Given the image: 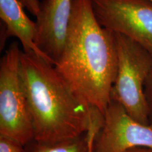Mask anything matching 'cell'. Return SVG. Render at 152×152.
<instances>
[{"label":"cell","instance_id":"11","mask_svg":"<svg viewBox=\"0 0 152 152\" xmlns=\"http://www.w3.org/2000/svg\"><path fill=\"white\" fill-rule=\"evenodd\" d=\"M0 152H26L23 145L13 139L0 135Z\"/></svg>","mask_w":152,"mask_h":152},{"label":"cell","instance_id":"12","mask_svg":"<svg viewBox=\"0 0 152 152\" xmlns=\"http://www.w3.org/2000/svg\"><path fill=\"white\" fill-rule=\"evenodd\" d=\"M144 95L148 108L149 126L152 128V69L144 85Z\"/></svg>","mask_w":152,"mask_h":152},{"label":"cell","instance_id":"3","mask_svg":"<svg viewBox=\"0 0 152 152\" xmlns=\"http://www.w3.org/2000/svg\"><path fill=\"white\" fill-rule=\"evenodd\" d=\"M118 55L116 77L111 93L130 117L149 125L144 85L152 69V54L136 42L115 33Z\"/></svg>","mask_w":152,"mask_h":152},{"label":"cell","instance_id":"1","mask_svg":"<svg viewBox=\"0 0 152 152\" xmlns=\"http://www.w3.org/2000/svg\"><path fill=\"white\" fill-rule=\"evenodd\" d=\"M56 70L80 99L104 114L116 77L115 33L102 27L90 0H73L64 49Z\"/></svg>","mask_w":152,"mask_h":152},{"label":"cell","instance_id":"14","mask_svg":"<svg viewBox=\"0 0 152 152\" xmlns=\"http://www.w3.org/2000/svg\"><path fill=\"white\" fill-rule=\"evenodd\" d=\"M125 152H152V150L147 149V148L137 147V148H133V149H131Z\"/></svg>","mask_w":152,"mask_h":152},{"label":"cell","instance_id":"8","mask_svg":"<svg viewBox=\"0 0 152 152\" xmlns=\"http://www.w3.org/2000/svg\"><path fill=\"white\" fill-rule=\"evenodd\" d=\"M23 8L18 0H0V18L4 26L3 42L9 37L18 38L24 52H35L52 64L36 46L37 24L30 20Z\"/></svg>","mask_w":152,"mask_h":152},{"label":"cell","instance_id":"13","mask_svg":"<svg viewBox=\"0 0 152 152\" xmlns=\"http://www.w3.org/2000/svg\"><path fill=\"white\" fill-rule=\"evenodd\" d=\"M20 3L32 15L37 17L40 9V2L39 0H18Z\"/></svg>","mask_w":152,"mask_h":152},{"label":"cell","instance_id":"7","mask_svg":"<svg viewBox=\"0 0 152 152\" xmlns=\"http://www.w3.org/2000/svg\"><path fill=\"white\" fill-rule=\"evenodd\" d=\"M73 0H43L36 17V46L55 65L64 49Z\"/></svg>","mask_w":152,"mask_h":152},{"label":"cell","instance_id":"5","mask_svg":"<svg viewBox=\"0 0 152 152\" xmlns=\"http://www.w3.org/2000/svg\"><path fill=\"white\" fill-rule=\"evenodd\" d=\"M102 27L136 42L152 54V3L149 0H90Z\"/></svg>","mask_w":152,"mask_h":152},{"label":"cell","instance_id":"4","mask_svg":"<svg viewBox=\"0 0 152 152\" xmlns=\"http://www.w3.org/2000/svg\"><path fill=\"white\" fill-rule=\"evenodd\" d=\"M21 52L14 42L0 62V135L24 146L34 139L35 132L20 77Z\"/></svg>","mask_w":152,"mask_h":152},{"label":"cell","instance_id":"15","mask_svg":"<svg viewBox=\"0 0 152 152\" xmlns=\"http://www.w3.org/2000/svg\"><path fill=\"white\" fill-rule=\"evenodd\" d=\"M149 1H151V2L152 3V0H149Z\"/></svg>","mask_w":152,"mask_h":152},{"label":"cell","instance_id":"6","mask_svg":"<svg viewBox=\"0 0 152 152\" xmlns=\"http://www.w3.org/2000/svg\"><path fill=\"white\" fill-rule=\"evenodd\" d=\"M137 147L152 150V128L133 119L121 104L111 99L94 152H125Z\"/></svg>","mask_w":152,"mask_h":152},{"label":"cell","instance_id":"2","mask_svg":"<svg viewBox=\"0 0 152 152\" xmlns=\"http://www.w3.org/2000/svg\"><path fill=\"white\" fill-rule=\"evenodd\" d=\"M20 73L37 142L55 143L86 133L92 108L71 90L54 65L22 51Z\"/></svg>","mask_w":152,"mask_h":152},{"label":"cell","instance_id":"10","mask_svg":"<svg viewBox=\"0 0 152 152\" xmlns=\"http://www.w3.org/2000/svg\"><path fill=\"white\" fill-rule=\"evenodd\" d=\"M104 121V114L94 108L91 110L90 122L86 134L88 140V152H94V144Z\"/></svg>","mask_w":152,"mask_h":152},{"label":"cell","instance_id":"9","mask_svg":"<svg viewBox=\"0 0 152 152\" xmlns=\"http://www.w3.org/2000/svg\"><path fill=\"white\" fill-rule=\"evenodd\" d=\"M33 152H88V140L86 133L77 137L55 143H39Z\"/></svg>","mask_w":152,"mask_h":152}]
</instances>
